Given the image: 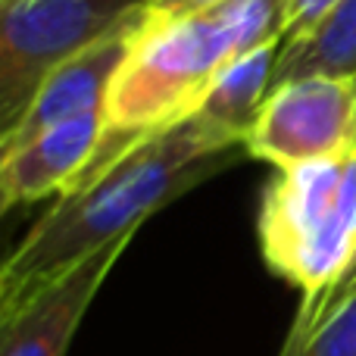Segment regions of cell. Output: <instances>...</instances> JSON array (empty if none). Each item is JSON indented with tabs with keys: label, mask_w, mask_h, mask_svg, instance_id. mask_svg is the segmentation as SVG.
Segmentation results:
<instances>
[{
	"label": "cell",
	"mask_w": 356,
	"mask_h": 356,
	"mask_svg": "<svg viewBox=\"0 0 356 356\" xmlns=\"http://www.w3.org/2000/svg\"><path fill=\"white\" fill-rule=\"evenodd\" d=\"M244 154V144L216 131L200 113L138 141L97 178L63 194L6 257L0 269V319L104 247L135 238L166 203L225 172Z\"/></svg>",
	"instance_id": "cell-1"
},
{
	"label": "cell",
	"mask_w": 356,
	"mask_h": 356,
	"mask_svg": "<svg viewBox=\"0 0 356 356\" xmlns=\"http://www.w3.org/2000/svg\"><path fill=\"white\" fill-rule=\"evenodd\" d=\"M284 25L288 0H225L184 19L147 16L106 94L97 154L69 191L97 178L138 141L191 116L228 63L266 44H284Z\"/></svg>",
	"instance_id": "cell-2"
},
{
	"label": "cell",
	"mask_w": 356,
	"mask_h": 356,
	"mask_svg": "<svg viewBox=\"0 0 356 356\" xmlns=\"http://www.w3.org/2000/svg\"><path fill=\"white\" fill-rule=\"evenodd\" d=\"M356 241V150L275 169L259 207L266 266L303 294L338 275Z\"/></svg>",
	"instance_id": "cell-3"
},
{
	"label": "cell",
	"mask_w": 356,
	"mask_h": 356,
	"mask_svg": "<svg viewBox=\"0 0 356 356\" xmlns=\"http://www.w3.org/2000/svg\"><path fill=\"white\" fill-rule=\"evenodd\" d=\"M0 10V135L25 116L50 72L150 16L144 0H16Z\"/></svg>",
	"instance_id": "cell-4"
},
{
	"label": "cell",
	"mask_w": 356,
	"mask_h": 356,
	"mask_svg": "<svg viewBox=\"0 0 356 356\" xmlns=\"http://www.w3.org/2000/svg\"><path fill=\"white\" fill-rule=\"evenodd\" d=\"M244 150L275 169L356 150V79L300 75L269 88Z\"/></svg>",
	"instance_id": "cell-5"
},
{
	"label": "cell",
	"mask_w": 356,
	"mask_h": 356,
	"mask_svg": "<svg viewBox=\"0 0 356 356\" xmlns=\"http://www.w3.org/2000/svg\"><path fill=\"white\" fill-rule=\"evenodd\" d=\"M129 244L131 238H122L104 247L56 284L31 297L22 309L0 319V356H66L79 322Z\"/></svg>",
	"instance_id": "cell-6"
},
{
	"label": "cell",
	"mask_w": 356,
	"mask_h": 356,
	"mask_svg": "<svg viewBox=\"0 0 356 356\" xmlns=\"http://www.w3.org/2000/svg\"><path fill=\"white\" fill-rule=\"evenodd\" d=\"M104 131L106 110H94L0 154V207L13 209L50 194H66L97 154Z\"/></svg>",
	"instance_id": "cell-7"
},
{
	"label": "cell",
	"mask_w": 356,
	"mask_h": 356,
	"mask_svg": "<svg viewBox=\"0 0 356 356\" xmlns=\"http://www.w3.org/2000/svg\"><path fill=\"white\" fill-rule=\"evenodd\" d=\"M141 29L106 38V41L81 50L69 63H63L56 72H50V79L38 88L25 116L6 135H0V154L22 147L25 141L44 135L54 125H63L69 119H79L94 110H106L110 85L116 79L119 66L125 63L131 41H135V35Z\"/></svg>",
	"instance_id": "cell-8"
},
{
	"label": "cell",
	"mask_w": 356,
	"mask_h": 356,
	"mask_svg": "<svg viewBox=\"0 0 356 356\" xmlns=\"http://www.w3.org/2000/svg\"><path fill=\"white\" fill-rule=\"evenodd\" d=\"M278 56H282V44H266V47L250 50L234 63H228L216 75V81L203 94L200 106L194 113H200L225 138L244 144L247 131L257 122V113L272 88Z\"/></svg>",
	"instance_id": "cell-9"
},
{
	"label": "cell",
	"mask_w": 356,
	"mask_h": 356,
	"mask_svg": "<svg viewBox=\"0 0 356 356\" xmlns=\"http://www.w3.org/2000/svg\"><path fill=\"white\" fill-rule=\"evenodd\" d=\"M300 75L356 79V0H344V6L309 38L282 44L272 88Z\"/></svg>",
	"instance_id": "cell-10"
},
{
	"label": "cell",
	"mask_w": 356,
	"mask_h": 356,
	"mask_svg": "<svg viewBox=\"0 0 356 356\" xmlns=\"http://www.w3.org/2000/svg\"><path fill=\"white\" fill-rule=\"evenodd\" d=\"M353 297H356V241H353L350 257H347L344 266L338 269V275H334L332 282H325L322 288H316V291H309V294L300 297V307H297L288 341L309 338V334H313L316 328L325 325L334 313H341Z\"/></svg>",
	"instance_id": "cell-11"
},
{
	"label": "cell",
	"mask_w": 356,
	"mask_h": 356,
	"mask_svg": "<svg viewBox=\"0 0 356 356\" xmlns=\"http://www.w3.org/2000/svg\"><path fill=\"white\" fill-rule=\"evenodd\" d=\"M278 356H356V297L309 338L284 341Z\"/></svg>",
	"instance_id": "cell-12"
},
{
	"label": "cell",
	"mask_w": 356,
	"mask_h": 356,
	"mask_svg": "<svg viewBox=\"0 0 356 356\" xmlns=\"http://www.w3.org/2000/svg\"><path fill=\"white\" fill-rule=\"evenodd\" d=\"M344 6V0H288V25H284V44L309 38L316 29L328 22Z\"/></svg>",
	"instance_id": "cell-13"
},
{
	"label": "cell",
	"mask_w": 356,
	"mask_h": 356,
	"mask_svg": "<svg viewBox=\"0 0 356 356\" xmlns=\"http://www.w3.org/2000/svg\"><path fill=\"white\" fill-rule=\"evenodd\" d=\"M144 3H147L150 19H184L194 16V13L213 10L225 0H144Z\"/></svg>",
	"instance_id": "cell-14"
},
{
	"label": "cell",
	"mask_w": 356,
	"mask_h": 356,
	"mask_svg": "<svg viewBox=\"0 0 356 356\" xmlns=\"http://www.w3.org/2000/svg\"><path fill=\"white\" fill-rule=\"evenodd\" d=\"M6 3H16V0H0V6H6Z\"/></svg>",
	"instance_id": "cell-15"
}]
</instances>
